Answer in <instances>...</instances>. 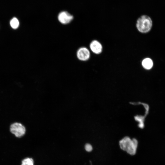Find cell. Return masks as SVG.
I'll return each mask as SVG.
<instances>
[{
	"label": "cell",
	"instance_id": "cell-5",
	"mask_svg": "<svg viewBox=\"0 0 165 165\" xmlns=\"http://www.w3.org/2000/svg\"><path fill=\"white\" fill-rule=\"evenodd\" d=\"M73 19V16L66 11L61 12L58 16L59 21L61 23L64 24L70 23Z\"/></svg>",
	"mask_w": 165,
	"mask_h": 165
},
{
	"label": "cell",
	"instance_id": "cell-1",
	"mask_svg": "<svg viewBox=\"0 0 165 165\" xmlns=\"http://www.w3.org/2000/svg\"><path fill=\"white\" fill-rule=\"evenodd\" d=\"M138 142L135 138L131 139L126 137L120 141L119 144L121 148L131 155L135 154L138 146Z\"/></svg>",
	"mask_w": 165,
	"mask_h": 165
},
{
	"label": "cell",
	"instance_id": "cell-8",
	"mask_svg": "<svg viewBox=\"0 0 165 165\" xmlns=\"http://www.w3.org/2000/svg\"><path fill=\"white\" fill-rule=\"evenodd\" d=\"M10 23L11 27L14 29L17 28L19 25V20L16 17L13 18L10 20Z\"/></svg>",
	"mask_w": 165,
	"mask_h": 165
},
{
	"label": "cell",
	"instance_id": "cell-9",
	"mask_svg": "<svg viewBox=\"0 0 165 165\" xmlns=\"http://www.w3.org/2000/svg\"><path fill=\"white\" fill-rule=\"evenodd\" d=\"M21 165H34V160L31 158H26L22 161Z\"/></svg>",
	"mask_w": 165,
	"mask_h": 165
},
{
	"label": "cell",
	"instance_id": "cell-6",
	"mask_svg": "<svg viewBox=\"0 0 165 165\" xmlns=\"http://www.w3.org/2000/svg\"><path fill=\"white\" fill-rule=\"evenodd\" d=\"M90 48L91 50L94 53L99 54L103 50V46L101 43L98 40H92L90 44Z\"/></svg>",
	"mask_w": 165,
	"mask_h": 165
},
{
	"label": "cell",
	"instance_id": "cell-3",
	"mask_svg": "<svg viewBox=\"0 0 165 165\" xmlns=\"http://www.w3.org/2000/svg\"><path fill=\"white\" fill-rule=\"evenodd\" d=\"M10 131L16 137L20 138L25 134L26 129L21 124L15 123L10 126Z\"/></svg>",
	"mask_w": 165,
	"mask_h": 165
},
{
	"label": "cell",
	"instance_id": "cell-10",
	"mask_svg": "<svg viewBox=\"0 0 165 165\" xmlns=\"http://www.w3.org/2000/svg\"><path fill=\"white\" fill-rule=\"evenodd\" d=\"M85 148L86 150L88 152H91L93 149V148L92 145L88 143L85 145Z\"/></svg>",
	"mask_w": 165,
	"mask_h": 165
},
{
	"label": "cell",
	"instance_id": "cell-4",
	"mask_svg": "<svg viewBox=\"0 0 165 165\" xmlns=\"http://www.w3.org/2000/svg\"><path fill=\"white\" fill-rule=\"evenodd\" d=\"M90 56L89 50L85 47L79 48L76 52V56L79 60L82 61H86L88 60Z\"/></svg>",
	"mask_w": 165,
	"mask_h": 165
},
{
	"label": "cell",
	"instance_id": "cell-2",
	"mask_svg": "<svg viewBox=\"0 0 165 165\" xmlns=\"http://www.w3.org/2000/svg\"><path fill=\"white\" fill-rule=\"evenodd\" d=\"M152 26V22L151 18L148 16L143 15L140 16L137 20L136 27L140 32L146 33L149 32Z\"/></svg>",
	"mask_w": 165,
	"mask_h": 165
},
{
	"label": "cell",
	"instance_id": "cell-7",
	"mask_svg": "<svg viewBox=\"0 0 165 165\" xmlns=\"http://www.w3.org/2000/svg\"><path fill=\"white\" fill-rule=\"evenodd\" d=\"M153 62L149 58H146L143 59L141 62L142 67L146 70L151 69L153 66Z\"/></svg>",
	"mask_w": 165,
	"mask_h": 165
}]
</instances>
